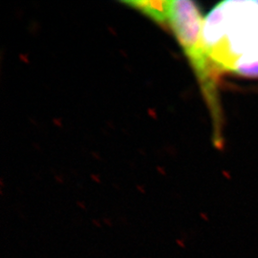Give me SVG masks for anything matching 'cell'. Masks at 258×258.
Returning a JSON list of instances; mask_svg holds the SVG:
<instances>
[{"label":"cell","mask_w":258,"mask_h":258,"mask_svg":"<svg viewBox=\"0 0 258 258\" xmlns=\"http://www.w3.org/2000/svg\"><path fill=\"white\" fill-rule=\"evenodd\" d=\"M170 1H123V4L137 10L156 23L166 25Z\"/></svg>","instance_id":"obj_3"},{"label":"cell","mask_w":258,"mask_h":258,"mask_svg":"<svg viewBox=\"0 0 258 258\" xmlns=\"http://www.w3.org/2000/svg\"><path fill=\"white\" fill-rule=\"evenodd\" d=\"M203 39L217 68L258 78V1H225L204 19Z\"/></svg>","instance_id":"obj_1"},{"label":"cell","mask_w":258,"mask_h":258,"mask_svg":"<svg viewBox=\"0 0 258 258\" xmlns=\"http://www.w3.org/2000/svg\"><path fill=\"white\" fill-rule=\"evenodd\" d=\"M204 19L194 1H170L166 26L175 35L190 62L214 121L215 144L221 146L222 112L217 91L218 76L203 39Z\"/></svg>","instance_id":"obj_2"}]
</instances>
